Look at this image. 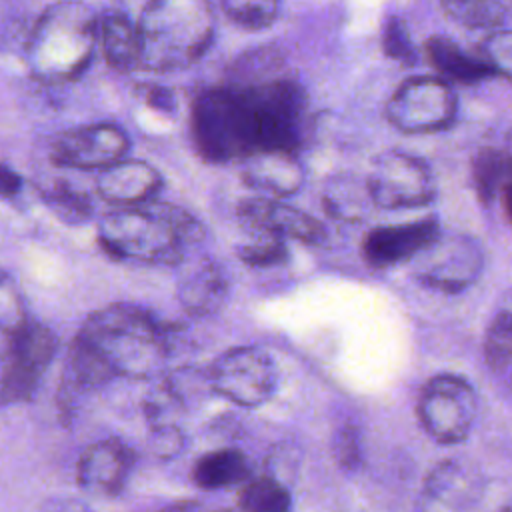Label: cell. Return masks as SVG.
<instances>
[{"label": "cell", "instance_id": "7c38bea8", "mask_svg": "<svg viewBox=\"0 0 512 512\" xmlns=\"http://www.w3.org/2000/svg\"><path fill=\"white\" fill-rule=\"evenodd\" d=\"M130 150V138L122 126L110 122L76 126L60 132L52 142V160L74 170H102Z\"/></svg>", "mask_w": 512, "mask_h": 512}, {"label": "cell", "instance_id": "5b68a950", "mask_svg": "<svg viewBox=\"0 0 512 512\" xmlns=\"http://www.w3.org/2000/svg\"><path fill=\"white\" fill-rule=\"evenodd\" d=\"M192 132L200 154L212 162L244 160L258 150L252 108L234 84L198 94L192 108Z\"/></svg>", "mask_w": 512, "mask_h": 512}, {"label": "cell", "instance_id": "74e56055", "mask_svg": "<svg viewBox=\"0 0 512 512\" xmlns=\"http://www.w3.org/2000/svg\"><path fill=\"white\" fill-rule=\"evenodd\" d=\"M44 512H88V510L76 502H72V504L66 502V504H56L52 508H46Z\"/></svg>", "mask_w": 512, "mask_h": 512}, {"label": "cell", "instance_id": "f1b7e54d", "mask_svg": "<svg viewBox=\"0 0 512 512\" xmlns=\"http://www.w3.org/2000/svg\"><path fill=\"white\" fill-rule=\"evenodd\" d=\"M26 322L20 294L12 280L0 272V356L6 358L14 332Z\"/></svg>", "mask_w": 512, "mask_h": 512}, {"label": "cell", "instance_id": "9a60e30c", "mask_svg": "<svg viewBox=\"0 0 512 512\" xmlns=\"http://www.w3.org/2000/svg\"><path fill=\"white\" fill-rule=\"evenodd\" d=\"M134 466V452L120 440L108 438L88 446L76 468L78 486L94 496L118 494Z\"/></svg>", "mask_w": 512, "mask_h": 512}, {"label": "cell", "instance_id": "83f0119b", "mask_svg": "<svg viewBox=\"0 0 512 512\" xmlns=\"http://www.w3.org/2000/svg\"><path fill=\"white\" fill-rule=\"evenodd\" d=\"M224 14L246 30L272 26L280 12V0H220Z\"/></svg>", "mask_w": 512, "mask_h": 512}, {"label": "cell", "instance_id": "5bb4252c", "mask_svg": "<svg viewBox=\"0 0 512 512\" xmlns=\"http://www.w3.org/2000/svg\"><path fill=\"white\" fill-rule=\"evenodd\" d=\"M238 216L250 230L272 232L304 244H320L326 240V230L314 216L278 198L260 196L244 200L238 204Z\"/></svg>", "mask_w": 512, "mask_h": 512}, {"label": "cell", "instance_id": "9c48e42d", "mask_svg": "<svg viewBox=\"0 0 512 512\" xmlns=\"http://www.w3.org/2000/svg\"><path fill=\"white\" fill-rule=\"evenodd\" d=\"M210 382L226 400L254 408L274 394L278 368L264 348L238 346L218 356L210 370Z\"/></svg>", "mask_w": 512, "mask_h": 512}, {"label": "cell", "instance_id": "6da1fadb", "mask_svg": "<svg viewBox=\"0 0 512 512\" xmlns=\"http://www.w3.org/2000/svg\"><path fill=\"white\" fill-rule=\"evenodd\" d=\"M202 236L192 214L156 200L114 208L98 224V242L110 256L146 264H178Z\"/></svg>", "mask_w": 512, "mask_h": 512}, {"label": "cell", "instance_id": "ffe728a7", "mask_svg": "<svg viewBox=\"0 0 512 512\" xmlns=\"http://www.w3.org/2000/svg\"><path fill=\"white\" fill-rule=\"evenodd\" d=\"M98 46L108 66L120 72L140 68V34L138 24L122 10L98 14Z\"/></svg>", "mask_w": 512, "mask_h": 512}, {"label": "cell", "instance_id": "603a6c76", "mask_svg": "<svg viewBox=\"0 0 512 512\" xmlns=\"http://www.w3.org/2000/svg\"><path fill=\"white\" fill-rule=\"evenodd\" d=\"M194 482L206 490L244 484L250 476V466L240 450L224 448L204 454L192 470Z\"/></svg>", "mask_w": 512, "mask_h": 512}, {"label": "cell", "instance_id": "cb8c5ba5", "mask_svg": "<svg viewBox=\"0 0 512 512\" xmlns=\"http://www.w3.org/2000/svg\"><path fill=\"white\" fill-rule=\"evenodd\" d=\"M484 358L494 372L512 370V290L496 304L484 334Z\"/></svg>", "mask_w": 512, "mask_h": 512}, {"label": "cell", "instance_id": "277c9868", "mask_svg": "<svg viewBox=\"0 0 512 512\" xmlns=\"http://www.w3.org/2000/svg\"><path fill=\"white\" fill-rule=\"evenodd\" d=\"M98 46V14L80 0L50 4L34 22L24 58L36 80H76L90 66Z\"/></svg>", "mask_w": 512, "mask_h": 512}, {"label": "cell", "instance_id": "30bf717a", "mask_svg": "<svg viewBox=\"0 0 512 512\" xmlns=\"http://www.w3.org/2000/svg\"><path fill=\"white\" fill-rule=\"evenodd\" d=\"M482 266V248L472 238L440 234L412 260V276L430 290L456 294L476 282Z\"/></svg>", "mask_w": 512, "mask_h": 512}, {"label": "cell", "instance_id": "8d00e7d4", "mask_svg": "<svg viewBox=\"0 0 512 512\" xmlns=\"http://www.w3.org/2000/svg\"><path fill=\"white\" fill-rule=\"evenodd\" d=\"M500 196H502V206H504V214H506V218L512 222V180L502 188V192H500Z\"/></svg>", "mask_w": 512, "mask_h": 512}, {"label": "cell", "instance_id": "f546056e", "mask_svg": "<svg viewBox=\"0 0 512 512\" xmlns=\"http://www.w3.org/2000/svg\"><path fill=\"white\" fill-rule=\"evenodd\" d=\"M254 232H256V240L246 242L238 248L240 260H244L250 266H270L280 262L286 256V246L282 236H276L264 230H254Z\"/></svg>", "mask_w": 512, "mask_h": 512}, {"label": "cell", "instance_id": "ac0fdd59", "mask_svg": "<svg viewBox=\"0 0 512 512\" xmlns=\"http://www.w3.org/2000/svg\"><path fill=\"white\" fill-rule=\"evenodd\" d=\"M242 180L268 198H286L304 184V168L290 150H260L242 160Z\"/></svg>", "mask_w": 512, "mask_h": 512}, {"label": "cell", "instance_id": "d590c367", "mask_svg": "<svg viewBox=\"0 0 512 512\" xmlns=\"http://www.w3.org/2000/svg\"><path fill=\"white\" fill-rule=\"evenodd\" d=\"M22 190V178L10 166L0 164V198H12Z\"/></svg>", "mask_w": 512, "mask_h": 512}, {"label": "cell", "instance_id": "e575fe53", "mask_svg": "<svg viewBox=\"0 0 512 512\" xmlns=\"http://www.w3.org/2000/svg\"><path fill=\"white\" fill-rule=\"evenodd\" d=\"M182 442H184V438H182V432L178 430L176 424H156V426H152L150 446L158 456L172 458L174 454L180 452Z\"/></svg>", "mask_w": 512, "mask_h": 512}, {"label": "cell", "instance_id": "44dd1931", "mask_svg": "<svg viewBox=\"0 0 512 512\" xmlns=\"http://www.w3.org/2000/svg\"><path fill=\"white\" fill-rule=\"evenodd\" d=\"M424 54L446 82L474 84L494 76V70L480 56L464 52L454 40L446 36H430L424 42Z\"/></svg>", "mask_w": 512, "mask_h": 512}, {"label": "cell", "instance_id": "4316f807", "mask_svg": "<svg viewBox=\"0 0 512 512\" xmlns=\"http://www.w3.org/2000/svg\"><path fill=\"white\" fill-rule=\"evenodd\" d=\"M446 16L474 30H496L504 22V6L498 0H438Z\"/></svg>", "mask_w": 512, "mask_h": 512}, {"label": "cell", "instance_id": "d4e9b609", "mask_svg": "<svg viewBox=\"0 0 512 512\" xmlns=\"http://www.w3.org/2000/svg\"><path fill=\"white\" fill-rule=\"evenodd\" d=\"M472 180L482 202H492L512 180V152L502 148H482L472 160Z\"/></svg>", "mask_w": 512, "mask_h": 512}, {"label": "cell", "instance_id": "f35d334b", "mask_svg": "<svg viewBox=\"0 0 512 512\" xmlns=\"http://www.w3.org/2000/svg\"><path fill=\"white\" fill-rule=\"evenodd\" d=\"M498 512H512V508H502V510H498Z\"/></svg>", "mask_w": 512, "mask_h": 512}, {"label": "cell", "instance_id": "2e32d148", "mask_svg": "<svg viewBox=\"0 0 512 512\" xmlns=\"http://www.w3.org/2000/svg\"><path fill=\"white\" fill-rule=\"evenodd\" d=\"M160 188V172L152 164L136 158H122L102 168L96 176L98 196L116 208L146 204L154 200Z\"/></svg>", "mask_w": 512, "mask_h": 512}, {"label": "cell", "instance_id": "3957f363", "mask_svg": "<svg viewBox=\"0 0 512 512\" xmlns=\"http://www.w3.org/2000/svg\"><path fill=\"white\" fill-rule=\"evenodd\" d=\"M136 24L140 68L150 72L188 68L204 56L216 34L210 0H148Z\"/></svg>", "mask_w": 512, "mask_h": 512}, {"label": "cell", "instance_id": "e0dca14e", "mask_svg": "<svg viewBox=\"0 0 512 512\" xmlns=\"http://www.w3.org/2000/svg\"><path fill=\"white\" fill-rule=\"evenodd\" d=\"M478 498V476L462 462L446 460L428 474L420 494V512H472Z\"/></svg>", "mask_w": 512, "mask_h": 512}, {"label": "cell", "instance_id": "836d02e7", "mask_svg": "<svg viewBox=\"0 0 512 512\" xmlns=\"http://www.w3.org/2000/svg\"><path fill=\"white\" fill-rule=\"evenodd\" d=\"M334 454L342 468L354 470L360 462V438L354 426H344L334 438Z\"/></svg>", "mask_w": 512, "mask_h": 512}, {"label": "cell", "instance_id": "1f68e13d", "mask_svg": "<svg viewBox=\"0 0 512 512\" xmlns=\"http://www.w3.org/2000/svg\"><path fill=\"white\" fill-rule=\"evenodd\" d=\"M382 50L388 58H392V60H396L404 66H412L418 60V54H416V48H414V44L408 36L406 24L396 16L388 18V22L384 24Z\"/></svg>", "mask_w": 512, "mask_h": 512}, {"label": "cell", "instance_id": "d6986e66", "mask_svg": "<svg viewBox=\"0 0 512 512\" xmlns=\"http://www.w3.org/2000/svg\"><path fill=\"white\" fill-rule=\"evenodd\" d=\"M228 290L230 284L224 268L208 256L188 264L178 280V300L194 316L218 312L228 298Z\"/></svg>", "mask_w": 512, "mask_h": 512}, {"label": "cell", "instance_id": "4fadbf2b", "mask_svg": "<svg viewBox=\"0 0 512 512\" xmlns=\"http://www.w3.org/2000/svg\"><path fill=\"white\" fill-rule=\"evenodd\" d=\"M440 234L442 232L436 218L378 226L364 236L362 256L374 268H388L402 262H412Z\"/></svg>", "mask_w": 512, "mask_h": 512}, {"label": "cell", "instance_id": "4dcf8cb0", "mask_svg": "<svg viewBox=\"0 0 512 512\" xmlns=\"http://www.w3.org/2000/svg\"><path fill=\"white\" fill-rule=\"evenodd\" d=\"M480 58L494 70V74L512 80V32H490L480 42Z\"/></svg>", "mask_w": 512, "mask_h": 512}, {"label": "cell", "instance_id": "d6a6232c", "mask_svg": "<svg viewBox=\"0 0 512 512\" xmlns=\"http://www.w3.org/2000/svg\"><path fill=\"white\" fill-rule=\"evenodd\" d=\"M46 202L52 210L70 222H80L90 216V202L70 188H54L46 194Z\"/></svg>", "mask_w": 512, "mask_h": 512}, {"label": "cell", "instance_id": "7a4b0ae2", "mask_svg": "<svg viewBox=\"0 0 512 512\" xmlns=\"http://www.w3.org/2000/svg\"><path fill=\"white\" fill-rule=\"evenodd\" d=\"M76 340L114 376H150L168 356L162 326L152 314L130 304H112L92 312Z\"/></svg>", "mask_w": 512, "mask_h": 512}, {"label": "cell", "instance_id": "ba28073f", "mask_svg": "<svg viewBox=\"0 0 512 512\" xmlns=\"http://www.w3.org/2000/svg\"><path fill=\"white\" fill-rule=\"evenodd\" d=\"M366 182L374 206L384 210L420 208L436 198V184L428 164L400 150L378 154Z\"/></svg>", "mask_w": 512, "mask_h": 512}, {"label": "cell", "instance_id": "7402d4cb", "mask_svg": "<svg viewBox=\"0 0 512 512\" xmlns=\"http://www.w3.org/2000/svg\"><path fill=\"white\" fill-rule=\"evenodd\" d=\"M324 210L338 220L358 222L366 216L370 206H374L368 182L354 174L332 176L322 192Z\"/></svg>", "mask_w": 512, "mask_h": 512}, {"label": "cell", "instance_id": "484cf974", "mask_svg": "<svg viewBox=\"0 0 512 512\" xmlns=\"http://www.w3.org/2000/svg\"><path fill=\"white\" fill-rule=\"evenodd\" d=\"M238 508L242 512H290L292 496L278 480L262 476L242 486Z\"/></svg>", "mask_w": 512, "mask_h": 512}, {"label": "cell", "instance_id": "8fae6325", "mask_svg": "<svg viewBox=\"0 0 512 512\" xmlns=\"http://www.w3.org/2000/svg\"><path fill=\"white\" fill-rule=\"evenodd\" d=\"M56 352V336L42 324L26 320L12 336L0 380V404L30 400Z\"/></svg>", "mask_w": 512, "mask_h": 512}, {"label": "cell", "instance_id": "8992f818", "mask_svg": "<svg viewBox=\"0 0 512 512\" xmlns=\"http://www.w3.org/2000/svg\"><path fill=\"white\" fill-rule=\"evenodd\" d=\"M458 98L450 82L440 76L406 78L388 98L384 116L400 132L430 134L452 126Z\"/></svg>", "mask_w": 512, "mask_h": 512}, {"label": "cell", "instance_id": "52a82bcc", "mask_svg": "<svg viewBox=\"0 0 512 512\" xmlns=\"http://www.w3.org/2000/svg\"><path fill=\"white\" fill-rule=\"evenodd\" d=\"M478 400L470 382L458 374H436L420 390L416 416L430 438L458 444L468 438L476 420Z\"/></svg>", "mask_w": 512, "mask_h": 512}]
</instances>
